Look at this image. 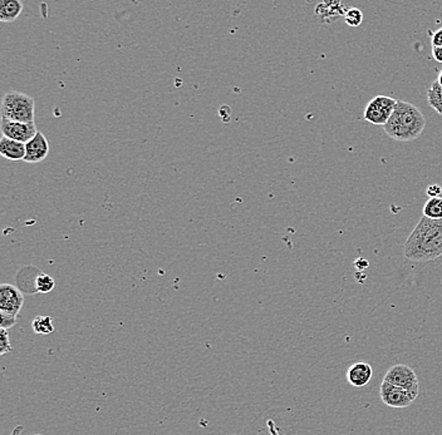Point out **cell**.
<instances>
[{"instance_id":"1","label":"cell","mask_w":442,"mask_h":435,"mask_svg":"<svg viewBox=\"0 0 442 435\" xmlns=\"http://www.w3.org/2000/svg\"><path fill=\"white\" fill-rule=\"evenodd\" d=\"M404 255L415 262L434 261L442 256V220L422 216L406 241Z\"/></svg>"},{"instance_id":"2","label":"cell","mask_w":442,"mask_h":435,"mask_svg":"<svg viewBox=\"0 0 442 435\" xmlns=\"http://www.w3.org/2000/svg\"><path fill=\"white\" fill-rule=\"evenodd\" d=\"M425 127L426 119L420 108L410 102L399 100L383 130L395 141L411 142L422 135Z\"/></svg>"},{"instance_id":"3","label":"cell","mask_w":442,"mask_h":435,"mask_svg":"<svg viewBox=\"0 0 442 435\" xmlns=\"http://www.w3.org/2000/svg\"><path fill=\"white\" fill-rule=\"evenodd\" d=\"M0 114L3 119H9L20 123H34V98L18 91H10L3 97Z\"/></svg>"},{"instance_id":"4","label":"cell","mask_w":442,"mask_h":435,"mask_svg":"<svg viewBox=\"0 0 442 435\" xmlns=\"http://www.w3.org/2000/svg\"><path fill=\"white\" fill-rule=\"evenodd\" d=\"M383 381L405 389L407 392H411L415 398L418 397L420 383H418V374L408 365L397 364L390 367L383 378Z\"/></svg>"},{"instance_id":"5","label":"cell","mask_w":442,"mask_h":435,"mask_svg":"<svg viewBox=\"0 0 442 435\" xmlns=\"http://www.w3.org/2000/svg\"><path fill=\"white\" fill-rule=\"evenodd\" d=\"M397 100L387 96H377L369 100L364 109V119L376 125H385L391 119Z\"/></svg>"},{"instance_id":"6","label":"cell","mask_w":442,"mask_h":435,"mask_svg":"<svg viewBox=\"0 0 442 435\" xmlns=\"http://www.w3.org/2000/svg\"><path fill=\"white\" fill-rule=\"evenodd\" d=\"M380 395L385 404L391 406V408H396V409L407 408L416 400L411 392H408L399 386H393L391 383H387V381H382Z\"/></svg>"},{"instance_id":"7","label":"cell","mask_w":442,"mask_h":435,"mask_svg":"<svg viewBox=\"0 0 442 435\" xmlns=\"http://www.w3.org/2000/svg\"><path fill=\"white\" fill-rule=\"evenodd\" d=\"M0 130L3 137L10 138L27 144L37 136L38 130L34 123H20L9 119H1Z\"/></svg>"},{"instance_id":"8","label":"cell","mask_w":442,"mask_h":435,"mask_svg":"<svg viewBox=\"0 0 442 435\" xmlns=\"http://www.w3.org/2000/svg\"><path fill=\"white\" fill-rule=\"evenodd\" d=\"M23 304H24V296L19 287H15L10 284L0 285V311L18 316L19 311L22 310Z\"/></svg>"},{"instance_id":"9","label":"cell","mask_w":442,"mask_h":435,"mask_svg":"<svg viewBox=\"0 0 442 435\" xmlns=\"http://www.w3.org/2000/svg\"><path fill=\"white\" fill-rule=\"evenodd\" d=\"M50 144L43 133L38 132L37 136L25 144V158L27 163L43 162L50 155Z\"/></svg>"},{"instance_id":"10","label":"cell","mask_w":442,"mask_h":435,"mask_svg":"<svg viewBox=\"0 0 442 435\" xmlns=\"http://www.w3.org/2000/svg\"><path fill=\"white\" fill-rule=\"evenodd\" d=\"M374 376V369L364 361H358L349 367L347 370V380L349 384L355 388L367 386Z\"/></svg>"},{"instance_id":"11","label":"cell","mask_w":442,"mask_h":435,"mask_svg":"<svg viewBox=\"0 0 442 435\" xmlns=\"http://www.w3.org/2000/svg\"><path fill=\"white\" fill-rule=\"evenodd\" d=\"M348 10L347 4H343L341 1H328L317 6L316 17L322 23H330L342 15H346V13Z\"/></svg>"},{"instance_id":"12","label":"cell","mask_w":442,"mask_h":435,"mask_svg":"<svg viewBox=\"0 0 442 435\" xmlns=\"http://www.w3.org/2000/svg\"><path fill=\"white\" fill-rule=\"evenodd\" d=\"M25 144L10 138L1 137L0 139V155L9 161H24Z\"/></svg>"},{"instance_id":"13","label":"cell","mask_w":442,"mask_h":435,"mask_svg":"<svg viewBox=\"0 0 442 435\" xmlns=\"http://www.w3.org/2000/svg\"><path fill=\"white\" fill-rule=\"evenodd\" d=\"M23 3L19 0H0V20L12 23L23 12Z\"/></svg>"},{"instance_id":"14","label":"cell","mask_w":442,"mask_h":435,"mask_svg":"<svg viewBox=\"0 0 442 435\" xmlns=\"http://www.w3.org/2000/svg\"><path fill=\"white\" fill-rule=\"evenodd\" d=\"M31 329L39 335H50L54 333L53 319L50 316H37L31 321Z\"/></svg>"},{"instance_id":"15","label":"cell","mask_w":442,"mask_h":435,"mask_svg":"<svg viewBox=\"0 0 442 435\" xmlns=\"http://www.w3.org/2000/svg\"><path fill=\"white\" fill-rule=\"evenodd\" d=\"M427 100L431 108H434L440 116H442V87L439 84V82H434L429 88Z\"/></svg>"},{"instance_id":"16","label":"cell","mask_w":442,"mask_h":435,"mask_svg":"<svg viewBox=\"0 0 442 435\" xmlns=\"http://www.w3.org/2000/svg\"><path fill=\"white\" fill-rule=\"evenodd\" d=\"M425 218L442 220V197L430 199L424 206Z\"/></svg>"},{"instance_id":"17","label":"cell","mask_w":442,"mask_h":435,"mask_svg":"<svg viewBox=\"0 0 442 435\" xmlns=\"http://www.w3.org/2000/svg\"><path fill=\"white\" fill-rule=\"evenodd\" d=\"M36 287H37V292L40 293H48V292L53 291V289L56 287V281L50 276V275L42 274L39 275L36 281Z\"/></svg>"},{"instance_id":"18","label":"cell","mask_w":442,"mask_h":435,"mask_svg":"<svg viewBox=\"0 0 442 435\" xmlns=\"http://www.w3.org/2000/svg\"><path fill=\"white\" fill-rule=\"evenodd\" d=\"M344 22H346V24L353 26V28L361 25L362 22H363V13H362L361 9L349 8L348 12L346 13V15H344Z\"/></svg>"},{"instance_id":"19","label":"cell","mask_w":442,"mask_h":435,"mask_svg":"<svg viewBox=\"0 0 442 435\" xmlns=\"http://www.w3.org/2000/svg\"><path fill=\"white\" fill-rule=\"evenodd\" d=\"M17 323V316L8 314L4 311H0V328L4 330H9Z\"/></svg>"},{"instance_id":"20","label":"cell","mask_w":442,"mask_h":435,"mask_svg":"<svg viewBox=\"0 0 442 435\" xmlns=\"http://www.w3.org/2000/svg\"><path fill=\"white\" fill-rule=\"evenodd\" d=\"M12 344L9 342L8 330L0 329V354L4 355L12 351Z\"/></svg>"},{"instance_id":"21","label":"cell","mask_w":442,"mask_h":435,"mask_svg":"<svg viewBox=\"0 0 442 435\" xmlns=\"http://www.w3.org/2000/svg\"><path fill=\"white\" fill-rule=\"evenodd\" d=\"M442 193V187L440 185H430L426 190V194L430 197V199H435V197H440V194Z\"/></svg>"},{"instance_id":"22","label":"cell","mask_w":442,"mask_h":435,"mask_svg":"<svg viewBox=\"0 0 442 435\" xmlns=\"http://www.w3.org/2000/svg\"><path fill=\"white\" fill-rule=\"evenodd\" d=\"M431 43H432V47H442V28L432 34Z\"/></svg>"},{"instance_id":"23","label":"cell","mask_w":442,"mask_h":435,"mask_svg":"<svg viewBox=\"0 0 442 435\" xmlns=\"http://www.w3.org/2000/svg\"><path fill=\"white\" fill-rule=\"evenodd\" d=\"M432 56L437 63H442V47H432Z\"/></svg>"},{"instance_id":"24","label":"cell","mask_w":442,"mask_h":435,"mask_svg":"<svg viewBox=\"0 0 442 435\" xmlns=\"http://www.w3.org/2000/svg\"><path fill=\"white\" fill-rule=\"evenodd\" d=\"M355 268H358L360 271H363L364 268H367L369 266L367 260H363V259H358L357 261H355Z\"/></svg>"},{"instance_id":"25","label":"cell","mask_w":442,"mask_h":435,"mask_svg":"<svg viewBox=\"0 0 442 435\" xmlns=\"http://www.w3.org/2000/svg\"><path fill=\"white\" fill-rule=\"evenodd\" d=\"M437 82H439V84L442 87V70L440 72V75H439V78H437Z\"/></svg>"},{"instance_id":"26","label":"cell","mask_w":442,"mask_h":435,"mask_svg":"<svg viewBox=\"0 0 442 435\" xmlns=\"http://www.w3.org/2000/svg\"><path fill=\"white\" fill-rule=\"evenodd\" d=\"M34 435H44V434H34Z\"/></svg>"}]
</instances>
